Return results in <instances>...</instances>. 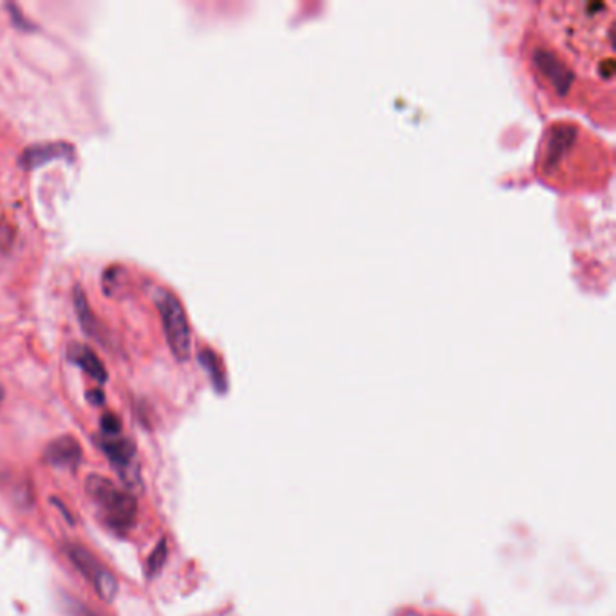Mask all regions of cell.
<instances>
[{"label":"cell","instance_id":"cell-3","mask_svg":"<svg viewBox=\"0 0 616 616\" xmlns=\"http://www.w3.org/2000/svg\"><path fill=\"white\" fill-rule=\"evenodd\" d=\"M87 494L104 511L109 528L118 533L130 530L138 517V502L132 494L116 486L111 479L101 476H89L85 483Z\"/></svg>","mask_w":616,"mask_h":616},{"label":"cell","instance_id":"cell-1","mask_svg":"<svg viewBox=\"0 0 616 616\" xmlns=\"http://www.w3.org/2000/svg\"><path fill=\"white\" fill-rule=\"evenodd\" d=\"M614 4L548 3L525 49L539 85L560 104L614 115Z\"/></svg>","mask_w":616,"mask_h":616},{"label":"cell","instance_id":"cell-12","mask_svg":"<svg viewBox=\"0 0 616 616\" xmlns=\"http://www.w3.org/2000/svg\"><path fill=\"white\" fill-rule=\"evenodd\" d=\"M167 557H169V542L167 539H162L156 546V549H154L146 560V575L148 577H156L163 566H165V562H167Z\"/></svg>","mask_w":616,"mask_h":616},{"label":"cell","instance_id":"cell-8","mask_svg":"<svg viewBox=\"0 0 616 616\" xmlns=\"http://www.w3.org/2000/svg\"><path fill=\"white\" fill-rule=\"evenodd\" d=\"M67 354H69V360L80 366L91 378H94L99 383L107 382V369L104 364H101L98 354L91 347L82 344H71L67 349Z\"/></svg>","mask_w":616,"mask_h":616},{"label":"cell","instance_id":"cell-2","mask_svg":"<svg viewBox=\"0 0 616 616\" xmlns=\"http://www.w3.org/2000/svg\"><path fill=\"white\" fill-rule=\"evenodd\" d=\"M539 165L546 179L555 178L560 185L570 183L572 172H575L573 185H589L591 179L586 176V169L598 181L600 176H609L612 169L611 158H604V143L579 123L570 122H557L548 129L542 138Z\"/></svg>","mask_w":616,"mask_h":616},{"label":"cell","instance_id":"cell-11","mask_svg":"<svg viewBox=\"0 0 616 616\" xmlns=\"http://www.w3.org/2000/svg\"><path fill=\"white\" fill-rule=\"evenodd\" d=\"M199 362L201 366L209 371L214 385L217 391H225L226 387V382H225V375L221 371V366H219V360H217V356L210 351V349H202L199 352Z\"/></svg>","mask_w":616,"mask_h":616},{"label":"cell","instance_id":"cell-15","mask_svg":"<svg viewBox=\"0 0 616 616\" xmlns=\"http://www.w3.org/2000/svg\"><path fill=\"white\" fill-rule=\"evenodd\" d=\"M87 399H89L92 405H104L106 394L101 392V391H98V389H94V391H89V392H87Z\"/></svg>","mask_w":616,"mask_h":616},{"label":"cell","instance_id":"cell-10","mask_svg":"<svg viewBox=\"0 0 616 616\" xmlns=\"http://www.w3.org/2000/svg\"><path fill=\"white\" fill-rule=\"evenodd\" d=\"M73 300H75V310H76V315L80 319L82 328L87 331V335L98 338V320L91 310V305L87 304V298H85L82 288H75Z\"/></svg>","mask_w":616,"mask_h":616},{"label":"cell","instance_id":"cell-13","mask_svg":"<svg viewBox=\"0 0 616 616\" xmlns=\"http://www.w3.org/2000/svg\"><path fill=\"white\" fill-rule=\"evenodd\" d=\"M66 605H67V612H69L71 616H109L107 612H101V611H98V609H94V607L83 604L82 600L71 598V596L66 598Z\"/></svg>","mask_w":616,"mask_h":616},{"label":"cell","instance_id":"cell-5","mask_svg":"<svg viewBox=\"0 0 616 616\" xmlns=\"http://www.w3.org/2000/svg\"><path fill=\"white\" fill-rule=\"evenodd\" d=\"M67 555H69L75 566L80 570V573L87 580H91L98 596L111 604L118 595V580L113 575V572L107 566H104V564H101L89 549H85L80 544H69Z\"/></svg>","mask_w":616,"mask_h":616},{"label":"cell","instance_id":"cell-6","mask_svg":"<svg viewBox=\"0 0 616 616\" xmlns=\"http://www.w3.org/2000/svg\"><path fill=\"white\" fill-rule=\"evenodd\" d=\"M76 156V150L67 141H47V143H35L29 145L19 158V163L26 170H33L36 167H42L51 162H73Z\"/></svg>","mask_w":616,"mask_h":616},{"label":"cell","instance_id":"cell-4","mask_svg":"<svg viewBox=\"0 0 616 616\" xmlns=\"http://www.w3.org/2000/svg\"><path fill=\"white\" fill-rule=\"evenodd\" d=\"M156 305L174 358L179 362H186L192 351V333L183 304L169 289H160L156 295Z\"/></svg>","mask_w":616,"mask_h":616},{"label":"cell","instance_id":"cell-7","mask_svg":"<svg viewBox=\"0 0 616 616\" xmlns=\"http://www.w3.org/2000/svg\"><path fill=\"white\" fill-rule=\"evenodd\" d=\"M82 445L73 436H60L51 441L43 450V457L47 463L66 469H76L82 461Z\"/></svg>","mask_w":616,"mask_h":616},{"label":"cell","instance_id":"cell-16","mask_svg":"<svg viewBox=\"0 0 616 616\" xmlns=\"http://www.w3.org/2000/svg\"><path fill=\"white\" fill-rule=\"evenodd\" d=\"M3 399H4V389H3V385H0V401Z\"/></svg>","mask_w":616,"mask_h":616},{"label":"cell","instance_id":"cell-14","mask_svg":"<svg viewBox=\"0 0 616 616\" xmlns=\"http://www.w3.org/2000/svg\"><path fill=\"white\" fill-rule=\"evenodd\" d=\"M99 427L106 434L115 436V434H118L122 430V420L116 415H113V413H106L99 420Z\"/></svg>","mask_w":616,"mask_h":616},{"label":"cell","instance_id":"cell-9","mask_svg":"<svg viewBox=\"0 0 616 616\" xmlns=\"http://www.w3.org/2000/svg\"><path fill=\"white\" fill-rule=\"evenodd\" d=\"M101 450L113 461V465L125 470L132 467V461L136 455V445L127 438L118 439H104L101 441Z\"/></svg>","mask_w":616,"mask_h":616}]
</instances>
